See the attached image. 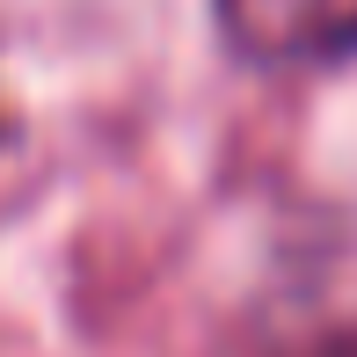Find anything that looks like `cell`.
Returning a JSON list of instances; mask_svg holds the SVG:
<instances>
[{
    "label": "cell",
    "mask_w": 357,
    "mask_h": 357,
    "mask_svg": "<svg viewBox=\"0 0 357 357\" xmlns=\"http://www.w3.org/2000/svg\"><path fill=\"white\" fill-rule=\"evenodd\" d=\"M212 29L263 73L357 59V0H212Z\"/></svg>",
    "instance_id": "obj_1"
},
{
    "label": "cell",
    "mask_w": 357,
    "mask_h": 357,
    "mask_svg": "<svg viewBox=\"0 0 357 357\" xmlns=\"http://www.w3.org/2000/svg\"><path fill=\"white\" fill-rule=\"evenodd\" d=\"M0 139H8V117H0Z\"/></svg>",
    "instance_id": "obj_2"
}]
</instances>
